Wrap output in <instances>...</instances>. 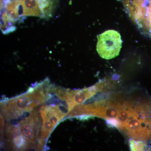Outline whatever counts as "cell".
Here are the masks:
<instances>
[{"instance_id": "1", "label": "cell", "mask_w": 151, "mask_h": 151, "mask_svg": "<svg viewBox=\"0 0 151 151\" xmlns=\"http://www.w3.org/2000/svg\"><path fill=\"white\" fill-rule=\"evenodd\" d=\"M60 0H1V28L13 32L27 17L48 20L53 17Z\"/></svg>"}, {"instance_id": "2", "label": "cell", "mask_w": 151, "mask_h": 151, "mask_svg": "<svg viewBox=\"0 0 151 151\" xmlns=\"http://www.w3.org/2000/svg\"><path fill=\"white\" fill-rule=\"evenodd\" d=\"M141 33L151 38V0H119Z\"/></svg>"}, {"instance_id": "3", "label": "cell", "mask_w": 151, "mask_h": 151, "mask_svg": "<svg viewBox=\"0 0 151 151\" xmlns=\"http://www.w3.org/2000/svg\"><path fill=\"white\" fill-rule=\"evenodd\" d=\"M121 35L115 30H108L97 36V50L103 59L110 60L118 56L122 46Z\"/></svg>"}, {"instance_id": "4", "label": "cell", "mask_w": 151, "mask_h": 151, "mask_svg": "<svg viewBox=\"0 0 151 151\" xmlns=\"http://www.w3.org/2000/svg\"><path fill=\"white\" fill-rule=\"evenodd\" d=\"M27 99L24 97H23L22 99H19L18 101V105L20 108H24L27 104Z\"/></svg>"}, {"instance_id": "5", "label": "cell", "mask_w": 151, "mask_h": 151, "mask_svg": "<svg viewBox=\"0 0 151 151\" xmlns=\"http://www.w3.org/2000/svg\"><path fill=\"white\" fill-rule=\"evenodd\" d=\"M15 143L18 146H22L24 145L25 140L22 137H19L16 138Z\"/></svg>"}, {"instance_id": "6", "label": "cell", "mask_w": 151, "mask_h": 151, "mask_svg": "<svg viewBox=\"0 0 151 151\" xmlns=\"http://www.w3.org/2000/svg\"><path fill=\"white\" fill-rule=\"evenodd\" d=\"M30 129V127L29 126H27V125H25V126H22L21 127V131L22 133H26L27 131H29Z\"/></svg>"}, {"instance_id": "7", "label": "cell", "mask_w": 151, "mask_h": 151, "mask_svg": "<svg viewBox=\"0 0 151 151\" xmlns=\"http://www.w3.org/2000/svg\"><path fill=\"white\" fill-rule=\"evenodd\" d=\"M25 134L26 137L28 139H30V138H32L33 136L32 132L31 131H28Z\"/></svg>"}, {"instance_id": "8", "label": "cell", "mask_w": 151, "mask_h": 151, "mask_svg": "<svg viewBox=\"0 0 151 151\" xmlns=\"http://www.w3.org/2000/svg\"><path fill=\"white\" fill-rule=\"evenodd\" d=\"M59 108L60 110H61L62 112L63 113H67L68 112V110L65 108V107L62 106V105H59Z\"/></svg>"}, {"instance_id": "9", "label": "cell", "mask_w": 151, "mask_h": 151, "mask_svg": "<svg viewBox=\"0 0 151 151\" xmlns=\"http://www.w3.org/2000/svg\"><path fill=\"white\" fill-rule=\"evenodd\" d=\"M57 121V119L55 117H52L50 119V122L54 124H56Z\"/></svg>"}, {"instance_id": "10", "label": "cell", "mask_w": 151, "mask_h": 151, "mask_svg": "<svg viewBox=\"0 0 151 151\" xmlns=\"http://www.w3.org/2000/svg\"><path fill=\"white\" fill-rule=\"evenodd\" d=\"M45 127L47 129H50L52 128V126L51 124H50L49 122H47L45 123Z\"/></svg>"}]
</instances>
